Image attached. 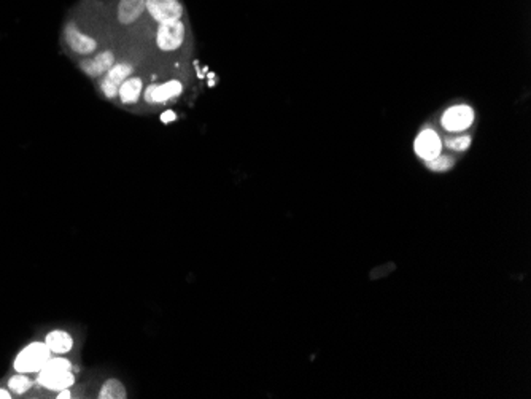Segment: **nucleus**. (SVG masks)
Listing matches in <instances>:
<instances>
[{
    "label": "nucleus",
    "mask_w": 531,
    "mask_h": 399,
    "mask_svg": "<svg viewBox=\"0 0 531 399\" xmlns=\"http://www.w3.org/2000/svg\"><path fill=\"white\" fill-rule=\"evenodd\" d=\"M13 393L7 390V388H0V399H12Z\"/></svg>",
    "instance_id": "412c9836"
},
{
    "label": "nucleus",
    "mask_w": 531,
    "mask_h": 399,
    "mask_svg": "<svg viewBox=\"0 0 531 399\" xmlns=\"http://www.w3.org/2000/svg\"><path fill=\"white\" fill-rule=\"evenodd\" d=\"M72 369L74 366L69 360L62 358V355H56V358H50L37 372V383L45 390L59 393L61 390L74 387L75 374Z\"/></svg>",
    "instance_id": "f257e3e1"
},
{
    "label": "nucleus",
    "mask_w": 531,
    "mask_h": 399,
    "mask_svg": "<svg viewBox=\"0 0 531 399\" xmlns=\"http://www.w3.org/2000/svg\"><path fill=\"white\" fill-rule=\"evenodd\" d=\"M51 350L43 342H30L19 350L17 358L13 360V369L23 374H34L39 372L46 365V361L51 358Z\"/></svg>",
    "instance_id": "f03ea898"
},
{
    "label": "nucleus",
    "mask_w": 531,
    "mask_h": 399,
    "mask_svg": "<svg viewBox=\"0 0 531 399\" xmlns=\"http://www.w3.org/2000/svg\"><path fill=\"white\" fill-rule=\"evenodd\" d=\"M185 32L186 29L181 19L159 24L158 32H156V45H158L161 51H166V53L179 50L185 41Z\"/></svg>",
    "instance_id": "7ed1b4c3"
},
{
    "label": "nucleus",
    "mask_w": 531,
    "mask_h": 399,
    "mask_svg": "<svg viewBox=\"0 0 531 399\" xmlns=\"http://www.w3.org/2000/svg\"><path fill=\"white\" fill-rule=\"evenodd\" d=\"M113 64H114V56L112 54V51H102V53H99L92 59L83 61L81 69L85 70V74L90 76H101V75H106L107 72L112 69Z\"/></svg>",
    "instance_id": "9b49d317"
},
{
    "label": "nucleus",
    "mask_w": 531,
    "mask_h": 399,
    "mask_svg": "<svg viewBox=\"0 0 531 399\" xmlns=\"http://www.w3.org/2000/svg\"><path fill=\"white\" fill-rule=\"evenodd\" d=\"M414 150L420 159L428 161L437 158L442 152V140L434 129H423L414 142Z\"/></svg>",
    "instance_id": "423d86ee"
},
{
    "label": "nucleus",
    "mask_w": 531,
    "mask_h": 399,
    "mask_svg": "<svg viewBox=\"0 0 531 399\" xmlns=\"http://www.w3.org/2000/svg\"><path fill=\"white\" fill-rule=\"evenodd\" d=\"M101 90L103 92V96L108 97V99H113V97L118 96V86H114L113 83L107 81L106 79L101 81Z\"/></svg>",
    "instance_id": "a211bd4d"
},
{
    "label": "nucleus",
    "mask_w": 531,
    "mask_h": 399,
    "mask_svg": "<svg viewBox=\"0 0 531 399\" xmlns=\"http://www.w3.org/2000/svg\"><path fill=\"white\" fill-rule=\"evenodd\" d=\"M145 10H147V0H119L117 17L119 23L128 25L142 17Z\"/></svg>",
    "instance_id": "1a4fd4ad"
},
{
    "label": "nucleus",
    "mask_w": 531,
    "mask_h": 399,
    "mask_svg": "<svg viewBox=\"0 0 531 399\" xmlns=\"http://www.w3.org/2000/svg\"><path fill=\"white\" fill-rule=\"evenodd\" d=\"M474 123V110L470 105H454L447 108L441 118V124L449 132H463Z\"/></svg>",
    "instance_id": "20e7f679"
},
{
    "label": "nucleus",
    "mask_w": 531,
    "mask_h": 399,
    "mask_svg": "<svg viewBox=\"0 0 531 399\" xmlns=\"http://www.w3.org/2000/svg\"><path fill=\"white\" fill-rule=\"evenodd\" d=\"M30 388H32V380L29 379L28 374H23V372H17V374L8 379V390L13 395H24Z\"/></svg>",
    "instance_id": "2eb2a0df"
},
{
    "label": "nucleus",
    "mask_w": 531,
    "mask_h": 399,
    "mask_svg": "<svg viewBox=\"0 0 531 399\" xmlns=\"http://www.w3.org/2000/svg\"><path fill=\"white\" fill-rule=\"evenodd\" d=\"M45 344L53 355H67L74 349V338L64 329H53L46 334Z\"/></svg>",
    "instance_id": "9d476101"
},
{
    "label": "nucleus",
    "mask_w": 531,
    "mask_h": 399,
    "mask_svg": "<svg viewBox=\"0 0 531 399\" xmlns=\"http://www.w3.org/2000/svg\"><path fill=\"white\" fill-rule=\"evenodd\" d=\"M143 92V83L137 76H129L126 81H123L118 88V96L123 103L131 105L140 99V94Z\"/></svg>",
    "instance_id": "f8f14e48"
},
{
    "label": "nucleus",
    "mask_w": 531,
    "mask_h": 399,
    "mask_svg": "<svg viewBox=\"0 0 531 399\" xmlns=\"http://www.w3.org/2000/svg\"><path fill=\"white\" fill-rule=\"evenodd\" d=\"M132 70L134 67L131 64H124V62H121V64H113L112 69L106 74V80L119 88L123 81H126L129 76H131Z\"/></svg>",
    "instance_id": "4468645a"
},
{
    "label": "nucleus",
    "mask_w": 531,
    "mask_h": 399,
    "mask_svg": "<svg viewBox=\"0 0 531 399\" xmlns=\"http://www.w3.org/2000/svg\"><path fill=\"white\" fill-rule=\"evenodd\" d=\"M426 165H428L430 170H434V172H445V170H449L454 167V159L449 158V156H442V154H439V156L431 159L426 163Z\"/></svg>",
    "instance_id": "dca6fc26"
},
{
    "label": "nucleus",
    "mask_w": 531,
    "mask_h": 399,
    "mask_svg": "<svg viewBox=\"0 0 531 399\" xmlns=\"http://www.w3.org/2000/svg\"><path fill=\"white\" fill-rule=\"evenodd\" d=\"M64 37H66V43L69 45V48L77 54L88 56L94 53L97 50V41L92 37H90V35L83 34L74 23H69L66 25Z\"/></svg>",
    "instance_id": "0eeeda50"
},
{
    "label": "nucleus",
    "mask_w": 531,
    "mask_h": 399,
    "mask_svg": "<svg viewBox=\"0 0 531 399\" xmlns=\"http://www.w3.org/2000/svg\"><path fill=\"white\" fill-rule=\"evenodd\" d=\"M147 12L156 23H172L183 17V5L180 0H147Z\"/></svg>",
    "instance_id": "39448f33"
},
{
    "label": "nucleus",
    "mask_w": 531,
    "mask_h": 399,
    "mask_svg": "<svg viewBox=\"0 0 531 399\" xmlns=\"http://www.w3.org/2000/svg\"><path fill=\"white\" fill-rule=\"evenodd\" d=\"M445 145L450 150H454V152H465V150L470 148L471 137H468V136L449 137V139H445Z\"/></svg>",
    "instance_id": "f3484780"
},
{
    "label": "nucleus",
    "mask_w": 531,
    "mask_h": 399,
    "mask_svg": "<svg viewBox=\"0 0 531 399\" xmlns=\"http://www.w3.org/2000/svg\"><path fill=\"white\" fill-rule=\"evenodd\" d=\"M57 399H70L72 398V393H70V388H66V390H61L59 395L56 396Z\"/></svg>",
    "instance_id": "aec40b11"
},
{
    "label": "nucleus",
    "mask_w": 531,
    "mask_h": 399,
    "mask_svg": "<svg viewBox=\"0 0 531 399\" xmlns=\"http://www.w3.org/2000/svg\"><path fill=\"white\" fill-rule=\"evenodd\" d=\"M175 120H177V115H175V112H172V110L164 112L163 115H161V121L163 123H170V121H175Z\"/></svg>",
    "instance_id": "6ab92c4d"
},
{
    "label": "nucleus",
    "mask_w": 531,
    "mask_h": 399,
    "mask_svg": "<svg viewBox=\"0 0 531 399\" xmlns=\"http://www.w3.org/2000/svg\"><path fill=\"white\" fill-rule=\"evenodd\" d=\"M183 91V85L177 80H170L163 85H152L143 92L145 101L148 103H164L179 97Z\"/></svg>",
    "instance_id": "6e6552de"
},
{
    "label": "nucleus",
    "mask_w": 531,
    "mask_h": 399,
    "mask_svg": "<svg viewBox=\"0 0 531 399\" xmlns=\"http://www.w3.org/2000/svg\"><path fill=\"white\" fill-rule=\"evenodd\" d=\"M128 391L126 387L123 385L121 380L108 379L102 383L101 391H99V399H126Z\"/></svg>",
    "instance_id": "ddd939ff"
}]
</instances>
